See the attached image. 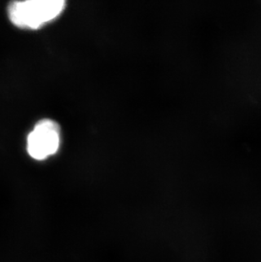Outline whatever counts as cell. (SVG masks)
<instances>
[{
	"label": "cell",
	"mask_w": 261,
	"mask_h": 262,
	"mask_svg": "<svg viewBox=\"0 0 261 262\" xmlns=\"http://www.w3.org/2000/svg\"><path fill=\"white\" fill-rule=\"evenodd\" d=\"M66 8L64 0H28L10 3L8 15L13 25L37 30L59 17Z\"/></svg>",
	"instance_id": "obj_1"
},
{
	"label": "cell",
	"mask_w": 261,
	"mask_h": 262,
	"mask_svg": "<svg viewBox=\"0 0 261 262\" xmlns=\"http://www.w3.org/2000/svg\"><path fill=\"white\" fill-rule=\"evenodd\" d=\"M60 126L52 119H42L27 135V152L36 161H45L58 152L60 145Z\"/></svg>",
	"instance_id": "obj_2"
}]
</instances>
